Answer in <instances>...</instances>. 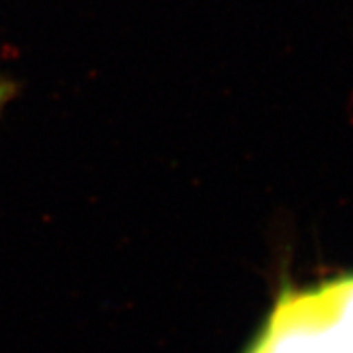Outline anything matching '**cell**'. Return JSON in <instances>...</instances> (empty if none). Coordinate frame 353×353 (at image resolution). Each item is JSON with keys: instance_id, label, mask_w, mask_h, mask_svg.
Here are the masks:
<instances>
[{"instance_id": "obj_1", "label": "cell", "mask_w": 353, "mask_h": 353, "mask_svg": "<svg viewBox=\"0 0 353 353\" xmlns=\"http://www.w3.org/2000/svg\"><path fill=\"white\" fill-rule=\"evenodd\" d=\"M243 353H353V271L281 289Z\"/></svg>"}, {"instance_id": "obj_2", "label": "cell", "mask_w": 353, "mask_h": 353, "mask_svg": "<svg viewBox=\"0 0 353 353\" xmlns=\"http://www.w3.org/2000/svg\"><path fill=\"white\" fill-rule=\"evenodd\" d=\"M18 92H20V85L16 81L0 77V112L18 97Z\"/></svg>"}]
</instances>
